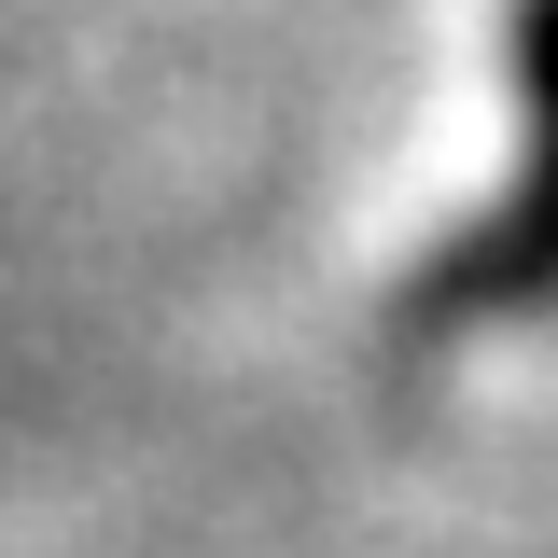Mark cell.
<instances>
[{"label": "cell", "mask_w": 558, "mask_h": 558, "mask_svg": "<svg viewBox=\"0 0 558 558\" xmlns=\"http://www.w3.org/2000/svg\"><path fill=\"white\" fill-rule=\"evenodd\" d=\"M517 84H531V168L433 266L418 307H531V293H558V0H517Z\"/></svg>", "instance_id": "6da1fadb"}]
</instances>
